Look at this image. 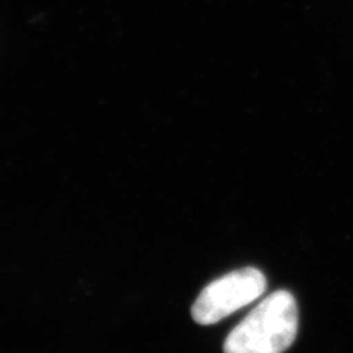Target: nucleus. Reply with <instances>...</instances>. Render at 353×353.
Instances as JSON below:
<instances>
[{
  "instance_id": "f03ea898",
  "label": "nucleus",
  "mask_w": 353,
  "mask_h": 353,
  "mask_svg": "<svg viewBox=\"0 0 353 353\" xmlns=\"http://www.w3.org/2000/svg\"><path fill=\"white\" fill-rule=\"evenodd\" d=\"M267 290V279L256 268L231 271L206 285L192 306L197 324L211 325L258 301Z\"/></svg>"
},
{
  "instance_id": "f257e3e1",
  "label": "nucleus",
  "mask_w": 353,
  "mask_h": 353,
  "mask_svg": "<svg viewBox=\"0 0 353 353\" xmlns=\"http://www.w3.org/2000/svg\"><path fill=\"white\" fill-rule=\"evenodd\" d=\"M299 314L292 293L274 292L233 328L224 353H283L297 336Z\"/></svg>"
}]
</instances>
